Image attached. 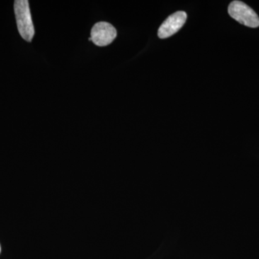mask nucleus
Wrapping results in <instances>:
<instances>
[{"label": "nucleus", "mask_w": 259, "mask_h": 259, "mask_svg": "<svg viewBox=\"0 0 259 259\" xmlns=\"http://www.w3.org/2000/svg\"><path fill=\"white\" fill-rule=\"evenodd\" d=\"M116 37L117 30L113 25L107 22H99L92 28V41L97 47H107L110 45Z\"/></svg>", "instance_id": "obj_3"}, {"label": "nucleus", "mask_w": 259, "mask_h": 259, "mask_svg": "<svg viewBox=\"0 0 259 259\" xmlns=\"http://www.w3.org/2000/svg\"><path fill=\"white\" fill-rule=\"evenodd\" d=\"M15 18L19 33L24 40L31 42L35 35L31 13L28 0H17L15 2Z\"/></svg>", "instance_id": "obj_1"}, {"label": "nucleus", "mask_w": 259, "mask_h": 259, "mask_svg": "<svg viewBox=\"0 0 259 259\" xmlns=\"http://www.w3.org/2000/svg\"><path fill=\"white\" fill-rule=\"evenodd\" d=\"M228 13L238 23L255 28L259 26V18L254 10L241 1H233L228 6Z\"/></svg>", "instance_id": "obj_2"}, {"label": "nucleus", "mask_w": 259, "mask_h": 259, "mask_svg": "<svg viewBox=\"0 0 259 259\" xmlns=\"http://www.w3.org/2000/svg\"><path fill=\"white\" fill-rule=\"evenodd\" d=\"M187 18V13L184 11H178L170 15L158 28V36L165 39L175 35L185 25Z\"/></svg>", "instance_id": "obj_4"}, {"label": "nucleus", "mask_w": 259, "mask_h": 259, "mask_svg": "<svg viewBox=\"0 0 259 259\" xmlns=\"http://www.w3.org/2000/svg\"><path fill=\"white\" fill-rule=\"evenodd\" d=\"M0 253H1V245H0Z\"/></svg>", "instance_id": "obj_5"}]
</instances>
